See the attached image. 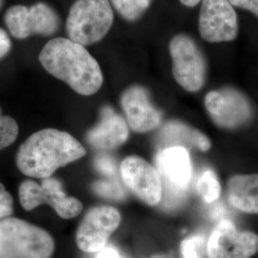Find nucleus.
<instances>
[{
	"instance_id": "nucleus-1",
	"label": "nucleus",
	"mask_w": 258,
	"mask_h": 258,
	"mask_svg": "<svg viewBox=\"0 0 258 258\" xmlns=\"http://www.w3.org/2000/svg\"><path fill=\"white\" fill-rule=\"evenodd\" d=\"M38 59L49 74L80 95L91 96L102 87L103 76L98 61L85 47L69 38L57 37L48 41Z\"/></svg>"
},
{
	"instance_id": "nucleus-2",
	"label": "nucleus",
	"mask_w": 258,
	"mask_h": 258,
	"mask_svg": "<svg viewBox=\"0 0 258 258\" xmlns=\"http://www.w3.org/2000/svg\"><path fill=\"white\" fill-rule=\"evenodd\" d=\"M85 154V148L71 134L46 128L34 133L20 146L16 162L24 175L44 179Z\"/></svg>"
},
{
	"instance_id": "nucleus-3",
	"label": "nucleus",
	"mask_w": 258,
	"mask_h": 258,
	"mask_svg": "<svg viewBox=\"0 0 258 258\" xmlns=\"http://www.w3.org/2000/svg\"><path fill=\"white\" fill-rule=\"evenodd\" d=\"M54 249L45 230L18 218L0 220V258H51Z\"/></svg>"
},
{
	"instance_id": "nucleus-4",
	"label": "nucleus",
	"mask_w": 258,
	"mask_h": 258,
	"mask_svg": "<svg viewBox=\"0 0 258 258\" xmlns=\"http://www.w3.org/2000/svg\"><path fill=\"white\" fill-rule=\"evenodd\" d=\"M114 21L109 0H77L69 11L66 33L70 40L83 46L101 41Z\"/></svg>"
},
{
	"instance_id": "nucleus-5",
	"label": "nucleus",
	"mask_w": 258,
	"mask_h": 258,
	"mask_svg": "<svg viewBox=\"0 0 258 258\" xmlns=\"http://www.w3.org/2000/svg\"><path fill=\"white\" fill-rule=\"evenodd\" d=\"M19 196L25 211H33L46 204L63 219L74 218L83 211L82 202L75 197L67 196L61 183L54 177L41 179L40 184L30 179L23 181L19 185Z\"/></svg>"
},
{
	"instance_id": "nucleus-6",
	"label": "nucleus",
	"mask_w": 258,
	"mask_h": 258,
	"mask_svg": "<svg viewBox=\"0 0 258 258\" xmlns=\"http://www.w3.org/2000/svg\"><path fill=\"white\" fill-rule=\"evenodd\" d=\"M169 53L176 82L187 92H197L205 84L207 62L202 51L191 37L177 35L170 40Z\"/></svg>"
},
{
	"instance_id": "nucleus-7",
	"label": "nucleus",
	"mask_w": 258,
	"mask_h": 258,
	"mask_svg": "<svg viewBox=\"0 0 258 258\" xmlns=\"http://www.w3.org/2000/svg\"><path fill=\"white\" fill-rule=\"evenodd\" d=\"M4 20L10 34L17 39H25L34 35L52 36L60 24L57 13L45 2H37L31 6H12L7 10Z\"/></svg>"
},
{
	"instance_id": "nucleus-8",
	"label": "nucleus",
	"mask_w": 258,
	"mask_h": 258,
	"mask_svg": "<svg viewBox=\"0 0 258 258\" xmlns=\"http://www.w3.org/2000/svg\"><path fill=\"white\" fill-rule=\"evenodd\" d=\"M205 105L212 120L222 128H238L247 124L253 116L249 99L231 87L208 93Z\"/></svg>"
},
{
	"instance_id": "nucleus-9",
	"label": "nucleus",
	"mask_w": 258,
	"mask_h": 258,
	"mask_svg": "<svg viewBox=\"0 0 258 258\" xmlns=\"http://www.w3.org/2000/svg\"><path fill=\"white\" fill-rule=\"evenodd\" d=\"M257 251V234L239 231L227 219L216 225L207 243L208 258H250Z\"/></svg>"
},
{
	"instance_id": "nucleus-10",
	"label": "nucleus",
	"mask_w": 258,
	"mask_h": 258,
	"mask_svg": "<svg viewBox=\"0 0 258 258\" xmlns=\"http://www.w3.org/2000/svg\"><path fill=\"white\" fill-rule=\"evenodd\" d=\"M120 212L113 207H95L85 214L78 228V247L84 252H99L106 247L111 234L120 226Z\"/></svg>"
},
{
	"instance_id": "nucleus-11",
	"label": "nucleus",
	"mask_w": 258,
	"mask_h": 258,
	"mask_svg": "<svg viewBox=\"0 0 258 258\" xmlns=\"http://www.w3.org/2000/svg\"><path fill=\"white\" fill-rule=\"evenodd\" d=\"M238 19L229 0H203L199 13V33L204 40L217 43L234 40Z\"/></svg>"
},
{
	"instance_id": "nucleus-12",
	"label": "nucleus",
	"mask_w": 258,
	"mask_h": 258,
	"mask_svg": "<svg viewBox=\"0 0 258 258\" xmlns=\"http://www.w3.org/2000/svg\"><path fill=\"white\" fill-rule=\"evenodd\" d=\"M120 175L129 190L144 203L154 207L161 202L163 196L161 176L145 159L138 156L125 158L120 165Z\"/></svg>"
},
{
	"instance_id": "nucleus-13",
	"label": "nucleus",
	"mask_w": 258,
	"mask_h": 258,
	"mask_svg": "<svg viewBox=\"0 0 258 258\" xmlns=\"http://www.w3.org/2000/svg\"><path fill=\"white\" fill-rule=\"evenodd\" d=\"M120 105L133 131L146 133L160 126L161 111L152 104L148 90L143 86L133 85L125 89L120 97Z\"/></svg>"
},
{
	"instance_id": "nucleus-14",
	"label": "nucleus",
	"mask_w": 258,
	"mask_h": 258,
	"mask_svg": "<svg viewBox=\"0 0 258 258\" xmlns=\"http://www.w3.org/2000/svg\"><path fill=\"white\" fill-rule=\"evenodd\" d=\"M128 124L112 107L101 110L100 121L86 135L88 144L98 150H112L123 145L128 138Z\"/></svg>"
},
{
	"instance_id": "nucleus-15",
	"label": "nucleus",
	"mask_w": 258,
	"mask_h": 258,
	"mask_svg": "<svg viewBox=\"0 0 258 258\" xmlns=\"http://www.w3.org/2000/svg\"><path fill=\"white\" fill-rule=\"evenodd\" d=\"M159 173L166 186L184 189L192 175V166L187 149L180 147L164 148L156 157Z\"/></svg>"
},
{
	"instance_id": "nucleus-16",
	"label": "nucleus",
	"mask_w": 258,
	"mask_h": 258,
	"mask_svg": "<svg viewBox=\"0 0 258 258\" xmlns=\"http://www.w3.org/2000/svg\"><path fill=\"white\" fill-rule=\"evenodd\" d=\"M158 137L160 146L164 148H195L201 151H208L211 148V142L206 135L179 120L167 121L160 130Z\"/></svg>"
},
{
	"instance_id": "nucleus-17",
	"label": "nucleus",
	"mask_w": 258,
	"mask_h": 258,
	"mask_svg": "<svg viewBox=\"0 0 258 258\" xmlns=\"http://www.w3.org/2000/svg\"><path fill=\"white\" fill-rule=\"evenodd\" d=\"M230 203L241 212L258 214V174H240L228 182Z\"/></svg>"
},
{
	"instance_id": "nucleus-18",
	"label": "nucleus",
	"mask_w": 258,
	"mask_h": 258,
	"mask_svg": "<svg viewBox=\"0 0 258 258\" xmlns=\"http://www.w3.org/2000/svg\"><path fill=\"white\" fill-rule=\"evenodd\" d=\"M152 0H111L120 16L128 21H135L149 8Z\"/></svg>"
},
{
	"instance_id": "nucleus-19",
	"label": "nucleus",
	"mask_w": 258,
	"mask_h": 258,
	"mask_svg": "<svg viewBox=\"0 0 258 258\" xmlns=\"http://www.w3.org/2000/svg\"><path fill=\"white\" fill-rule=\"evenodd\" d=\"M197 188L207 203L216 201L221 194V185L212 170H206L199 178Z\"/></svg>"
},
{
	"instance_id": "nucleus-20",
	"label": "nucleus",
	"mask_w": 258,
	"mask_h": 258,
	"mask_svg": "<svg viewBox=\"0 0 258 258\" xmlns=\"http://www.w3.org/2000/svg\"><path fill=\"white\" fill-rule=\"evenodd\" d=\"M19 124L12 117L2 113L0 107V150L8 148L19 136Z\"/></svg>"
},
{
	"instance_id": "nucleus-21",
	"label": "nucleus",
	"mask_w": 258,
	"mask_h": 258,
	"mask_svg": "<svg viewBox=\"0 0 258 258\" xmlns=\"http://www.w3.org/2000/svg\"><path fill=\"white\" fill-rule=\"evenodd\" d=\"M93 190L104 198L121 200L125 197V190L118 182L98 181L93 184Z\"/></svg>"
},
{
	"instance_id": "nucleus-22",
	"label": "nucleus",
	"mask_w": 258,
	"mask_h": 258,
	"mask_svg": "<svg viewBox=\"0 0 258 258\" xmlns=\"http://www.w3.org/2000/svg\"><path fill=\"white\" fill-rule=\"evenodd\" d=\"M182 258H203L205 238L202 235H194L183 240L181 243Z\"/></svg>"
},
{
	"instance_id": "nucleus-23",
	"label": "nucleus",
	"mask_w": 258,
	"mask_h": 258,
	"mask_svg": "<svg viewBox=\"0 0 258 258\" xmlns=\"http://www.w3.org/2000/svg\"><path fill=\"white\" fill-rule=\"evenodd\" d=\"M13 196L8 192L3 184L0 183V220L8 218L13 214L14 209Z\"/></svg>"
},
{
	"instance_id": "nucleus-24",
	"label": "nucleus",
	"mask_w": 258,
	"mask_h": 258,
	"mask_svg": "<svg viewBox=\"0 0 258 258\" xmlns=\"http://www.w3.org/2000/svg\"><path fill=\"white\" fill-rule=\"evenodd\" d=\"M95 166L104 175L113 176L116 173V165L110 157H97L95 160Z\"/></svg>"
},
{
	"instance_id": "nucleus-25",
	"label": "nucleus",
	"mask_w": 258,
	"mask_h": 258,
	"mask_svg": "<svg viewBox=\"0 0 258 258\" xmlns=\"http://www.w3.org/2000/svg\"><path fill=\"white\" fill-rule=\"evenodd\" d=\"M233 7L248 10L258 18V0H229Z\"/></svg>"
},
{
	"instance_id": "nucleus-26",
	"label": "nucleus",
	"mask_w": 258,
	"mask_h": 258,
	"mask_svg": "<svg viewBox=\"0 0 258 258\" xmlns=\"http://www.w3.org/2000/svg\"><path fill=\"white\" fill-rule=\"evenodd\" d=\"M12 49V41L8 34L0 28V60L8 55Z\"/></svg>"
},
{
	"instance_id": "nucleus-27",
	"label": "nucleus",
	"mask_w": 258,
	"mask_h": 258,
	"mask_svg": "<svg viewBox=\"0 0 258 258\" xmlns=\"http://www.w3.org/2000/svg\"><path fill=\"white\" fill-rule=\"evenodd\" d=\"M96 258H122L118 252V250L112 247H104L101 249Z\"/></svg>"
},
{
	"instance_id": "nucleus-28",
	"label": "nucleus",
	"mask_w": 258,
	"mask_h": 258,
	"mask_svg": "<svg viewBox=\"0 0 258 258\" xmlns=\"http://www.w3.org/2000/svg\"><path fill=\"white\" fill-rule=\"evenodd\" d=\"M181 3L186 7H195L201 0H180Z\"/></svg>"
},
{
	"instance_id": "nucleus-29",
	"label": "nucleus",
	"mask_w": 258,
	"mask_h": 258,
	"mask_svg": "<svg viewBox=\"0 0 258 258\" xmlns=\"http://www.w3.org/2000/svg\"><path fill=\"white\" fill-rule=\"evenodd\" d=\"M152 258H173V256L170 254H156L152 256Z\"/></svg>"
},
{
	"instance_id": "nucleus-30",
	"label": "nucleus",
	"mask_w": 258,
	"mask_h": 258,
	"mask_svg": "<svg viewBox=\"0 0 258 258\" xmlns=\"http://www.w3.org/2000/svg\"><path fill=\"white\" fill-rule=\"evenodd\" d=\"M3 3H4V0H0V9H1V7H2Z\"/></svg>"
}]
</instances>
